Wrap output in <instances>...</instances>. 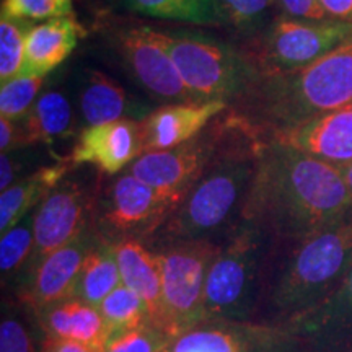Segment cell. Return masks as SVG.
<instances>
[{
    "instance_id": "cell-35",
    "label": "cell",
    "mask_w": 352,
    "mask_h": 352,
    "mask_svg": "<svg viewBox=\"0 0 352 352\" xmlns=\"http://www.w3.org/2000/svg\"><path fill=\"white\" fill-rule=\"evenodd\" d=\"M287 19L300 21H328L331 20L324 10L321 0H276Z\"/></svg>"
},
{
    "instance_id": "cell-11",
    "label": "cell",
    "mask_w": 352,
    "mask_h": 352,
    "mask_svg": "<svg viewBox=\"0 0 352 352\" xmlns=\"http://www.w3.org/2000/svg\"><path fill=\"white\" fill-rule=\"evenodd\" d=\"M261 324L266 352H351L352 267L327 300L290 320Z\"/></svg>"
},
{
    "instance_id": "cell-21",
    "label": "cell",
    "mask_w": 352,
    "mask_h": 352,
    "mask_svg": "<svg viewBox=\"0 0 352 352\" xmlns=\"http://www.w3.org/2000/svg\"><path fill=\"white\" fill-rule=\"evenodd\" d=\"M80 36H83V30L70 16L32 26L26 36L21 76L46 77L72 54Z\"/></svg>"
},
{
    "instance_id": "cell-36",
    "label": "cell",
    "mask_w": 352,
    "mask_h": 352,
    "mask_svg": "<svg viewBox=\"0 0 352 352\" xmlns=\"http://www.w3.org/2000/svg\"><path fill=\"white\" fill-rule=\"evenodd\" d=\"M21 147V134L19 121L0 118V151L2 153L13 152Z\"/></svg>"
},
{
    "instance_id": "cell-29",
    "label": "cell",
    "mask_w": 352,
    "mask_h": 352,
    "mask_svg": "<svg viewBox=\"0 0 352 352\" xmlns=\"http://www.w3.org/2000/svg\"><path fill=\"white\" fill-rule=\"evenodd\" d=\"M220 25L241 33H258L266 28V20L276 0H215Z\"/></svg>"
},
{
    "instance_id": "cell-26",
    "label": "cell",
    "mask_w": 352,
    "mask_h": 352,
    "mask_svg": "<svg viewBox=\"0 0 352 352\" xmlns=\"http://www.w3.org/2000/svg\"><path fill=\"white\" fill-rule=\"evenodd\" d=\"M129 10L160 20L220 25L215 0H127Z\"/></svg>"
},
{
    "instance_id": "cell-34",
    "label": "cell",
    "mask_w": 352,
    "mask_h": 352,
    "mask_svg": "<svg viewBox=\"0 0 352 352\" xmlns=\"http://www.w3.org/2000/svg\"><path fill=\"white\" fill-rule=\"evenodd\" d=\"M0 352H38L30 324L6 308L0 321Z\"/></svg>"
},
{
    "instance_id": "cell-1",
    "label": "cell",
    "mask_w": 352,
    "mask_h": 352,
    "mask_svg": "<svg viewBox=\"0 0 352 352\" xmlns=\"http://www.w3.org/2000/svg\"><path fill=\"white\" fill-rule=\"evenodd\" d=\"M352 214V196L340 166L296 148L264 142L241 210L276 241L303 239Z\"/></svg>"
},
{
    "instance_id": "cell-12",
    "label": "cell",
    "mask_w": 352,
    "mask_h": 352,
    "mask_svg": "<svg viewBox=\"0 0 352 352\" xmlns=\"http://www.w3.org/2000/svg\"><path fill=\"white\" fill-rule=\"evenodd\" d=\"M116 50L140 85L162 101L202 103L184 85L166 47V33L148 26L122 30L116 36Z\"/></svg>"
},
{
    "instance_id": "cell-14",
    "label": "cell",
    "mask_w": 352,
    "mask_h": 352,
    "mask_svg": "<svg viewBox=\"0 0 352 352\" xmlns=\"http://www.w3.org/2000/svg\"><path fill=\"white\" fill-rule=\"evenodd\" d=\"M100 236L94 228H88L72 243L56 250L26 272V279L19 292L20 300L39 311L54 303L77 298V285L83 259Z\"/></svg>"
},
{
    "instance_id": "cell-28",
    "label": "cell",
    "mask_w": 352,
    "mask_h": 352,
    "mask_svg": "<svg viewBox=\"0 0 352 352\" xmlns=\"http://www.w3.org/2000/svg\"><path fill=\"white\" fill-rule=\"evenodd\" d=\"M98 310L103 315L109 329H111V336L151 324L144 302L140 300L138 294L132 292L124 284L113 290L100 303Z\"/></svg>"
},
{
    "instance_id": "cell-13",
    "label": "cell",
    "mask_w": 352,
    "mask_h": 352,
    "mask_svg": "<svg viewBox=\"0 0 352 352\" xmlns=\"http://www.w3.org/2000/svg\"><path fill=\"white\" fill-rule=\"evenodd\" d=\"M94 199L95 189L76 179L64 178L52 189L34 210V252L26 272L91 227Z\"/></svg>"
},
{
    "instance_id": "cell-24",
    "label": "cell",
    "mask_w": 352,
    "mask_h": 352,
    "mask_svg": "<svg viewBox=\"0 0 352 352\" xmlns=\"http://www.w3.org/2000/svg\"><path fill=\"white\" fill-rule=\"evenodd\" d=\"M19 124L21 147L52 144L54 140L69 138L74 132L72 104L63 91L50 90L39 95L36 103Z\"/></svg>"
},
{
    "instance_id": "cell-32",
    "label": "cell",
    "mask_w": 352,
    "mask_h": 352,
    "mask_svg": "<svg viewBox=\"0 0 352 352\" xmlns=\"http://www.w3.org/2000/svg\"><path fill=\"white\" fill-rule=\"evenodd\" d=\"M74 0H2V16L21 21H47L72 15Z\"/></svg>"
},
{
    "instance_id": "cell-19",
    "label": "cell",
    "mask_w": 352,
    "mask_h": 352,
    "mask_svg": "<svg viewBox=\"0 0 352 352\" xmlns=\"http://www.w3.org/2000/svg\"><path fill=\"white\" fill-rule=\"evenodd\" d=\"M34 315L39 328L47 338L82 342L100 349H103L111 338V329L100 314L98 307L80 298L54 303L34 311Z\"/></svg>"
},
{
    "instance_id": "cell-8",
    "label": "cell",
    "mask_w": 352,
    "mask_h": 352,
    "mask_svg": "<svg viewBox=\"0 0 352 352\" xmlns=\"http://www.w3.org/2000/svg\"><path fill=\"white\" fill-rule=\"evenodd\" d=\"M245 122L236 114L210 124L197 138L168 151L142 153L126 171L182 204L217 158L240 138Z\"/></svg>"
},
{
    "instance_id": "cell-40",
    "label": "cell",
    "mask_w": 352,
    "mask_h": 352,
    "mask_svg": "<svg viewBox=\"0 0 352 352\" xmlns=\"http://www.w3.org/2000/svg\"><path fill=\"white\" fill-rule=\"evenodd\" d=\"M340 170H341L342 178H344V182L347 184V188H349L351 196H352V162H351V164H347V165H341Z\"/></svg>"
},
{
    "instance_id": "cell-39",
    "label": "cell",
    "mask_w": 352,
    "mask_h": 352,
    "mask_svg": "<svg viewBox=\"0 0 352 352\" xmlns=\"http://www.w3.org/2000/svg\"><path fill=\"white\" fill-rule=\"evenodd\" d=\"M321 3L329 19L352 25V0H321Z\"/></svg>"
},
{
    "instance_id": "cell-31",
    "label": "cell",
    "mask_w": 352,
    "mask_h": 352,
    "mask_svg": "<svg viewBox=\"0 0 352 352\" xmlns=\"http://www.w3.org/2000/svg\"><path fill=\"white\" fill-rule=\"evenodd\" d=\"M44 77L19 76L0 87V114L10 121L23 120L39 98Z\"/></svg>"
},
{
    "instance_id": "cell-9",
    "label": "cell",
    "mask_w": 352,
    "mask_h": 352,
    "mask_svg": "<svg viewBox=\"0 0 352 352\" xmlns=\"http://www.w3.org/2000/svg\"><path fill=\"white\" fill-rule=\"evenodd\" d=\"M352 34L351 23L277 19L246 46L245 56L258 77L292 72L316 63Z\"/></svg>"
},
{
    "instance_id": "cell-30",
    "label": "cell",
    "mask_w": 352,
    "mask_h": 352,
    "mask_svg": "<svg viewBox=\"0 0 352 352\" xmlns=\"http://www.w3.org/2000/svg\"><path fill=\"white\" fill-rule=\"evenodd\" d=\"M32 26L28 21L0 19V80L8 82L21 76L25 64L26 36Z\"/></svg>"
},
{
    "instance_id": "cell-17",
    "label": "cell",
    "mask_w": 352,
    "mask_h": 352,
    "mask_svg": "<svg viewBox=\"0 0 352 352\" xmlns=\"http://www.w3.org/2000/svg\"><path fill=\"white\" fill-rule=\"evenodd\" d=\"M226 101L206 103H176L153 109L139 121L144 153L168 151L183 145L201 134L202 131L226 111Z\"/></svg>"
},
{
    "instance_id": "cell-18",
    "label": "cell",
    "mask_w": 352,
    "mask_h": 352,
    "mask_svg": "<svg viewBox=\"0 0 352 352\" xmlns=\"http://www.w3.org/2000/svg\"><path fill=\"white\" fill-rule=\"evenodd\" d=\"M113 246L120 266L121 283L138 294L144 302L152 327L170 336L157 253L140 240H122Z\"/></svg>"
},
{
    "instance_id": "cell-38",
    "label": "cell",
    "mask_w": 352,
    "mask_h": 352,
    "mask_svg": "<svg viewBox=\"0 0 352 352\" xmlns=\"http://www.w3.org/2000/svg\"><path fill=\"white\" fill-rule=\"evenodd\" d=\"M20 171V158L13 157L12 152L0 155V191H6L15 184L16 175Z\"/></svg>"
},
{
    "instance_id": "cell-23",
    "label": "cell",
    "mask_w": 352,
    "mask_h": 352,
    "mask_svg": "<svg viewBox=\"0 0 352 352\" xmlns=\"http://www.w3.org/2000/svg\"><path fill=\"white\" fill-rule=\"evenodd\" d=\"M69 166V164L43 166L0 192V233L3 235L21 219L32 214L65 178Z\"/></svg>"
},
{
    "instance_id": "cell-6",
    "label": "cell",
    "mask_w": 352,
    "mask_h": 352,
    "mask_svg": "<svg viewBox=\"0 0 352 352\" xmlns=\"http://www.w3.org/2000/svg\"><path fill=\"white\" fill-rule=\"evenodd\" d=\"M166 47L184 85L202 103L236 101L258 80L241 47L202 33H166Z\"/></svg>"
},
{
    "instance_id": "cell-16",
    "label": "cell",
    "mask_w": 352,
    "mask_h": 352,
    "mask_svg": "<svg viewBox=\"0 0 352 352\" xmlns=\"http://www.w3.org/2000/svg\"><path fill=\"white\" fill-rule=\"evenodd\" d=\"M144 153L140 124L121 120L82 129L67 164L94 165L104 175H120Z\"/></svg>"
},
{
    "instance_id": "cell-15",
    "label": "cell",
    "mask_w": 352,
    "mask_h": 352,
    "mask_svg": "<svg viewBox=\"0 0 352 352\" xmlns=\"http://www.w3.org/2000/svg\"><path fill=\"white\" fill-rule=\"evenodd\" d=\"M263 142L296 148L336 166L352 162V104L287 129L264 134Z\"/></svg>"
},
{
    "instance_id": "cell-41",
    "label": "cell",
    "mask_w": 352,
    "mask_h": 352,
    "mask_svg": "<svg viewBox=\"0 0 352 352\" xmlns=\"http://www.w3.org/2000/svg\"><path fill=\"white\" fill-rule=\"evenodd\" d=\"M351 352H352V351H351Z\"/></svg>"
},
{
    "instance_id": "cell-4",
    "label": "cell",
    "mask_w": 352,
    "mask_h": 352,
    "mask_svg": "<svg viewBox=\"0 0 352 352\" xmlns=\"http://www.w3.org/2000/svg\"><path fill=\"white\" fill-rule=\"evenodd\" d=\"M243 122L240 138L189 189L182 204L151 240L158 248L179 241L214 240L217 233L230 232L240 222L258 152L264 144Z\"/></svg>"
},
{
    "instance_id": "cell-25",
    "label": "cell",
    "mask_w": 352,
    "mask_h": 352,
    "mask_svg": "<svg viewBox=\"0 0 352 352\" xmlns=\"http://www.w3.org/2000/svg\"><path fill=\"white\" fill-rule=\"evenodd\" d=\"M121 284V272L114 254V246L100 239L83 259L77 298L98 307Z\"/></svg>"
},
{
    "instance_id": "cell-2",
    "label": "cell",
    "mask_w": 352,
    "mask_h": 352,
    "mask_svg": "<svg viewBox=\"0 0 352 352\" xmlns=\"http://www.w3.org/2000/svg\"><path fill=\"white\" fill-rule=\"evenodd\" d=\"M236 116L259 138L352 104V34L316 63L259 77L235 101Z\"/></svg>"
},
{
    "instance_id": "cell-20",
    "label": "cell",
    "mask_w": 352,
    "mask_h": 352,
    "mask_svg": "<svg viewBox=\"0 0 352 352\" xmlns=\"http://www.w3.org/2000/svg\"><path fill=\"white\" fill-rule=\"evenodd\" d=\"M165 352H266L261 323L202 321L170 342Z\"/></svg>"
},
{
    "instance_id": "cell-7",
    "label": "cell",
    "mask_w": 352,
    "mask_h": 352,
    "mask_svg": "<svg viewBox=\"0 0 352 352\" xmlns=\"http://www.w3.org/2000/svg\"><path fill=\"white\" fill-rule=\"evenodd\" d=\"M178 202L124 170L95 188L91 228L101 240L151 241L178 208Z\"/></svg>"
},
{
    "instance_id": "cell-5",
    "label": "cell",
    "mask_w": 352,
    "mask_h": 352,
    "mask_svg": "<svg viewBox=\"0 0 352 352\" xmlns=\"http://www.w3.org/2000/svg\"><path fill=\"white\" fill-rule=\"evenodd\" d=\"M276 240L263 227L240 220L210 263L202 321L256 323Z\"/></svg>"
},
{
    "instance_id": "cell-3",
    "label": "cell",
    "mask_w": 352,
    "mask_h": 352,
    "mask_svg": "<svg viewBox=\"0 0 352 352\" xmlns=\"http://www.w3.org/2000/svg\"><path fill=\"white\" fill-rule=\"evenodd\" d=\"M352 267V214L303 239L276 241L259 323H280L310 310L340 287Z\"/></svg>"
},
{
    "instance_id": "cell-10",
    "label": "cell",
    "mask_w": 352,
    "mask_h": 352,
    "mask_svg": "<svg viewBox=\"0 0 352 352\" xmlns=\"http://www.w3.org/2000/svg\"><path fill=\"white\" fill-rule=\"evenodd\" d=\"M214 240L179 241L157 250L168 333L175 338L202 323L206 279L219 253Z\"/></svg>"
},
{
    "instance_id": "cell-37",
    "label": "cell",
    "mask_w": 352,
    "mask_h": 352,
    "mask_svg": "<svg viewBox=\"0 0 352 352\" xmlns=\"http://www.w3.org/2000/svg\"><path fill=\"white\" fill-rule=\"evenodd\" d=\"M39 352H103L100 347H94L82 342L67 341V340H57V338L44 336L39 347Z\"/></svg>"
},
{
    "instance_id": "cell-22",
    "label": "cell",
    "mask_w": 352,
    "mask_h": 352,
    "mask_svg": "<svg viewBox=\"0 0 352 352\" xmlns=\"http://www.w3.org/2000/svg\"><path fill=\"white\" fill-rule=\"evenodd\" d=\"M78 108L87 127L121 120L138 121L135 118L142 121L148 114L147 108L135 107L124 88L100 70H90L83 78L78 94Z\"/></svg>"
},
{
    "instance_id": "cell-27",
    "label": "cell",
    "mask_w": 352,
    "mask_h": 352,
    "mask_svg": "<svg viewBox=\"0 0 352 352\" xmlns=\"http://www.w3.org/2000/svg\"><path fill=\"white\" fill-rule=\"evenodd\" d=\"M34 210L0 239V274L3 285L21 271L26 272L32 261L34 252Z\"/></svg>"
},
{
    "instance_id": "cell-33",
    "label": "cell",
    "mask_w": 352,
    "mask_h": 352,
    "mask_svg": "<svg viewBox=\"0 0 352 352\" xmlns=\"http://www.w3.org/2000/svg\"><path fill=\"white\" fill-rule=\"evenodd\" d=\"M173 338L157 329L152 324L113 334L103 352H165Z\"/></svg>"
}]
</instances>
